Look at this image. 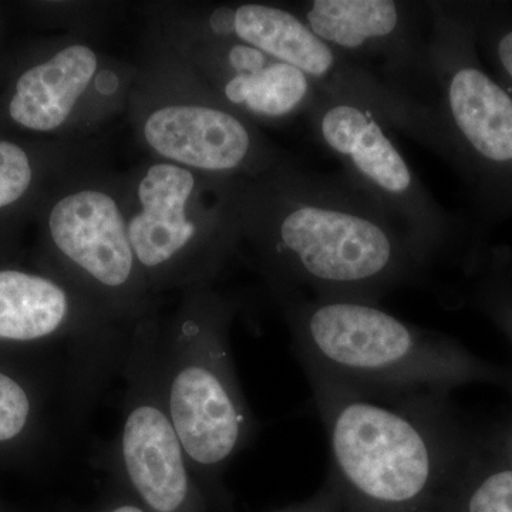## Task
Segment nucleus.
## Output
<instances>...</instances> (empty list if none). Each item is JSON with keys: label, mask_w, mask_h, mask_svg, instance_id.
<instances>
[{"label": "nucleus", "mask_w": 512, "mask_h": 512, "mask_svg": "<svg viewBox=\"0 0 512 512\" xmlns=\"http://www.w3.org/2000/svg\"><path fill=\"white\" fill-rule=\"evenodd\" d=\"M252 204V231L279 292L379 302L431 269L410 235L345 175L282 174Z\"/></svg>", "instance_id": "f257e3e1"}, {"label": "nucleus", "mask_w": 512, "mask_h": 512, "mask_svg": "<svg viewBox=\"0 0 512 512\" xmlns=\"http://www.w3.org/2000/svg\"><path fill=\"white\" fill-rule=\"evenodd\" d=\"M311 386L342 512H443L457 476L443 397L386 403Z\"/></svg>", "instance_id": "f03ea898"}, {"label": "nucleus", "mask_w": 512, "mask_h": 512, "mask_svg": "<svg viewBox=\"0 0 512 512\" xmlns=\"http://www.w3.org/2000/svg\"><path fill=\"white\" fill-rule=\"evenodd\" d=\"M293 349L309 382L375 400L444 397L470 373L460 349L436 330L404 322L379 303L282 295Z\"/></svg>", "instance_id": "7ed1b4c3"}, {"label": "nucleus", "mask_w": 512, "mask_h": 512, "mask_svg": "<svg viewBox=\"0 0 512 512\" xmlns=\"http://www.w3.org/2000/svg\"><path fill=\"white\" fill-rule=\"evenodd\" d=\"M229 319L225 303L202 293L160 329L158 339L168 416L195 480L210 490H217L227 468L258 430L235 369Z\"/></svg>", "instance_id": "20e7f679"}, {"label": "nucleus", "mask_w": 512, "mask_h": 512, "mask_svg": "<svg viewBox=\"0 0 512 512\" xmlns=\"http://www.w3.org/2000/svg\"><path fill=\"white\" fill-rule=\"evenodd\" d=\"M434 107L447 160L495 214L512 212V94L478 62V15L429 2Z\"/></svg>", "instance_id": "39448f33"}, {"label": "nucleus", "mask_w": 512, "mask_h": 512, "mask_svg": "<svg viewBox=\"0 0 512 512\" xmlns=\"http://www.w3.org/2000/svg\"><path fill=\"white\" fill-rule=\"evenodd\" d=\"M160 329L146 319L131 335L120 376L124 393L119 433L101 447L94 464L120 478L148 512H187L200 485L165 407Z\"/></svg>", "instance_id": "423d86ee"}, {"label": "nucleus", "mask_w": 512, "mask_h": 512, "mask_svg": "<svg viewBox=\"0 0 512 512\" xmlns=\"http://www.w3.org/2000/svg\"><path fill=\"white\" fill-rule=\"evenodd\" d=\"M320 146L343 175L410 235L431 268L448 247L454 224L372 111L318 94L308 111Z\"/></svg>", "instance_id": "0eeeda50"}, {"label": "nucleus", "mask_w": 512, "mask_h": 512, "mask_svg": "<svg viewBox=\"0 0 512 512\" xmlns=\"http://www.w3.org/2000/svg\"><path fill=\"white\" fill-rule=\"evenodd\" d=\"M232 36L295 67L320 93L372 111L387 127L402 131L447 158L436 107L399 92L340 56L309 29L301 16L276 6L247 3L234 8Z\"/></svg>", "instance_id": "6e6552de"}, {"label": "nucleus", "mask_w": 512, "mask_h": 512, "mask_svg": "<svg viewBox=\"0 0 512 512\" xmlns=\"http://www.w3.org/2000/svg\"><path fill=\"white\" fill-rule=\"evenodd\" d=\"M397 0H313L301 18L340 56L413 99L414 83L433 87L429 8ZM430 104V103H429ZM433 106V104H431Z\"/></svg>", "instance_id": "1a4fd4ad"}, {"label": "nucleus", "mask_w": 512, "mask_h": 512, "mask_svg": "<svg viewBox=\"0 0 512 512\" xmlns=\"http://www.w3.org/2000/svg\"><path fill=\"white\" fill-rule=\"evenodd\" d=\"M50 235L64 261L84 285L106 299L111 322L133 333L148 318L138 315L137 279L141 271L120 208L104 192L67 195L50 212Z\"/></svg>", "instance_id": "9d476101"}, {"label": "nucleus", "mask_w": 512, "mask_h": 512, "mask_svg": "<svg viewBox=\"0 0 512 512\" xmlns=\"http://www.w3.org/2000/svg\"><path fill=\"white\" fill-rule=\"evenodd\" d=\"M194 185L190 171L174 164L153 165L138 185L141 211L128 222V239L141 271L156 276V284L185 282V252L197 234L185 215Z\"/></svg>", "instance_id": "9b49d317"}, {"label": "nucleus", "mask_w": 512, "mask_h": 512, "mask_svg": "<svg viewBox=\"0 0 512 512\" xmlns=\"http://www.w3.org/2000/svg\"><path fill=\"white\" fill-rule=\"evenodd\" d=\"M144 136L161 156L214 173L241 170L255 157L254 134L247 124L214 107L170 106L154 111Z\"/></svg>", "instance_id": "f8f14e48"}, {"label": "nucleus", "mask_w": 512, "mask_h": 512, "mask_svg": "<svg viewBox=\"0 0 512 512\" xmlns=\"http://www.w3.org/2000/svg\"><path fill=\"white\" fill-rule=\"evenodd\" d=\"M96 70L97 57L90 47L63 49L20 77L9 104L10 117L29 130H55L69 119Z\"/></svg>", "instance_id": "ddd939ff"}, {"label": "nucleus", "mask_w": 512, "mask_h": 512, "mask_svg": "<svg viewBox=\"0 0 512 512\" xmlns=\"http://www.w3.org/2000/svg\"><path fill=\"white\" fill-rule=\"evenodd\" d=\"M229 72L222 86L225 99L259 119L284 120L308 113L318 99L311 79L274 57L265 66Z\"/></svg>", "instance_id": "4468645a"}, {"label": "nucleus", "mask_w": 512, "mask_h": 512, "mask_svg": "<svg viewBox=\"0 0 512 512\" xmlns=\"http://www.w3.org/2000/svg\"><path fill=\"white\" fill-rule=\"evenodd\" d=\"M443 512H512V468L491 471L476 483L454 477Z\"/></svg>", "instance_id": "2eb2a0df"}, {"label": "nucleus", "mask_w": 512, "mask_h": 512, "mask_svg": "<svg viewBox=\"0 0 512 512\" xmlns=\"http://www.w3.org/2000/svg\"><path fill=\"white\" fill-rule=\"evenodd\" d=\"M35 403L26 384L0 370V444L12 443L30 430Z\"/></svg>", "instance_id": "dca6fc26"}, {"label": "nucleus", "mask_w": 512, "mask_h": 512, "mask_svg": "<svg viewBox=\"0 0 512 512\" xmlns=\"http://www.w3.org/2000/svg\"><path fill=\"white\" fill-rule=\"evenodd\" d=\"M32 181L28 154L16 144L0 141V208L25 194Z\"/></svg>", "instance_id": "f3484780"}, {"label": "nucleus", "mask_w": 512, "mask_h": 512, "mask_svg": "<svg viewBox=\"0 0 512 512\" xmlns=\"http://www.w3.org/2000/svg\"><path fill=\"white\" fill-rule=\"evenodd\" d=\"M487 35L488 53L498 80L512 94V25H495Z\"/></svg>", "instance_id": "a211bd4d"}, {"label": "nucleus", "mask_w": 512, "mask_h": 512, "mask_svg": "<svg viewBox=\"0 0 512 512\" xmlns=\"http://www.w3.org/2000/svg\"><path fill=\"white\" fill-rule=\"evenodd\" d=\"M272 512H342L338 495L328 480L308 500L292 508Z\"/></svg>", "instance_id": "6ab92c4d"}, {"label": "nucleus", "mask_w": 512, "mask_h": 512, "mask_svg": "<svg viewBox=\"0 0 512 512\" xmlns=\"http://www.w3.org/2000/svg\"><path fill=\"white\" fill-rule=\"evenodd\" d=\"M210 26L215 35L221 37H229L234 30V8L222 6L212 13L210 18Z\"/></svg>", "instance_id": "aec40b11"}, {"label": "nucleus", "mask_w": 512, "mask_h": 512, "mask_svg": "<svg viewBox=\"0 0 512 512\" xmlns=\"http://www.w3.org/2000/svg\"><path fill=\"white\" fill-rule=\"evenodd\" d=\"M106 512H148L146 508H141L140 505L134 503H121L111 507Z\"/></svg>", "instance_id": "412c9836"}]
</instances>
